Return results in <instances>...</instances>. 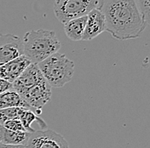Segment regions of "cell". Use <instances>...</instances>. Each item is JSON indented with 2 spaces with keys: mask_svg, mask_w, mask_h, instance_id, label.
Returning a JSON list of instances; mask_svg holds the SVG:
<instances>
[{
  "mask_svg": "<svg viewBox=\"0 0 150 148\" xmlns=\"http://www.w3.org/2000/svg\"><path fill=\"white\" fill-rule=\"evenodd\" d=\"M97 9L105 17L106 31L116 39L138 38L147 27L137 0H98Z\"/></svg>",
  "mask_w": 150,
  "mask_h": 148,
  "instance_id": "1",
  "label": "cell"
},
{
  "mask_svg": "<svg viewBox=\"0 0 150 148\" xmlns=\"http://www.w3.org/2000/svg\"><path fill=\"white\" fill-rule=\"evenodd\" d=\"M23 55L31 64H38L61 49V42L52 30L38 29L28 32L22 39Z\"/></svg>",
  "mask_w": 150,
  "mask_h": 148,
  "instance_id": "2",
  "label": "cell"
},
{
  "mask_svg": "<svg viewBox=\"0 0 150 148\" xmlns=\"http://www.w3.org/2000/svg\"><path fill=\"white\" fill-rule=\"evenodd\" d=\"M38 66L51 87H62L72 81L74 74V63L60 52L49 56Z\"/></svg>",
  "mask_w": 150,
  "mask_h": 148,
  "instance_id": "3",
  "label": "cell"
},
{
  "mask_svg": "<svg viewBox=\"0 0 150 148\" xmlns=\"http://www.w3.org/2000/svg\"><path fill=\"white\" fill-rule=\"evenodd\" d=\"M98 6V0H55L54 13L60 22L65 24L75 18L87 16Z\"/></svg>",
  "mask_w": 150,
  "mask_h": 148,
  "instance_id": "4",
  "label": "cell"
},
{
  "mask_svg": "<svg viewBox=\"0 0 150 148\" xmlns=\"http://www.w3.org/2000/svg\"><path fill=\"white\" fill-rule=\"evenodd\" d=\"M51 94L52 91L50 85L43 78L35 86L28 89L21 97L32 111H34L36 115H40L42 108L50 100Z\"/></svg>",
  "mask_w": 150,
  "mask_h": 148,
  "instance_id": "5",
  "label": "cell"
},
{
  "mask_svg": "<svg viewBox=\"0 0 150 148\" xmlns=\"http://www.w3.org/2000/svg\"><path fill=\"white\" fill-rule=\"evenodd\" d=\"M27 148H69L68 142L60 134L50 129L36 130L32 133Z\"/></svg>",
  "mask_w": 150,
  "mask_h": 148,
  "instance_id": "6",
  "label": "cell"
},
{
  "mask_svg": "<svg viewBox=\"0 0 150 148\" xmlns=\"http://www.w3.org/2000/svg\"><path fill=\"white\" fill-rule=\"evenodd\" d=\"M21 55L22 39L13 34H0V66Z\"/></svg>",
  "mask_w": 150,
  "mask_h": 148,
  "instance_id": "7",
  "label": "cell"
},
{
  "mask_svg": "<svg viewBox=\"0 0 150 148\" xmlns=\"http://www.w3.org/2000/svg\"><path fill=\"white\" fill-rule=\"evenodd\" d=\"M43 78L45 77L38 64H31L12 83V89L22 96L28 89L35 86Z\"/></svg>",
  "mask_w": 150,
  "mask_h": 148,
  "instance_id": "8",
  "label": "cell"
},
{
  "mask_svg": "<svg viewBox=\"0 0 150 148\" xmlns=\"http://www.w3.org/2000/svg\"><path fill=\"white\" fill-rule=\"evenodd\" d=\"M106 31V21L103 14L97 9H94L87 15V21L82 40H91Z\"/></svg>",
  "mask_w": 150,
  "mask_h": 148,
  "instance_id": "9",
  "label": "cell"
},
{
  "mask_svg": "<svg viewBox=\"0 0 150 148\" xmlns=\"http://www.w3.org/2000/svg\"><path fill=\"white\" fill-rule=\"evenodd\" d=\"M30 64L31 62L26 56H20L0 66V78L13 83Z\"/></svg>",
  "mask_w": 150,
  "mask_h": 148,
  "instance_id": "10",
  "label": "cell"
},
{
  "mask_svg": "<svg viewBox=\"0 0 150 148\" xmlns=\"http://www.w3.org/2000/svg\"><path fill=\"white\" fill-rule=\"evenodd\" d=\"M86 21H87V16H84L79 18L73 19L65 24H63L67 37L74 41L82 40Z\"/></svg>",
  "mask_w": 150,
  "mask_h": 148,
  "instance_id": "11",
  "label": "cell"
},
{
  "mask_svg": "<svg viewBox=\"0 0 150 148\" xmlns=\"http://www.w3.org/2000/svg\"><path fill=\"white\" fill-rule=\"evenodd\" d=\"M31 134L32 133L29 132H15V131L6 129L5 128L2 127L1 134H0V142L6 145H12V146L26 145L28 143Z\"/></svg>",
  "mask_w": 150,
  "mask_h": 148,
  "instance_id": "12",
  "label": "cell"
},
{
  "mask_svg": "<svg viewBox=\"0 0 150 148\" xmlns=\"http://www.w3.org/2000/svg\"><path fill=\"white\" fill-rule=\"evenodd\" d=\"M13 107H23L29 108L28 104L22 99V97L13 89L6 91L0 94V110L13 108ZM31 110V109H30Z\"/></svg>",
  "mask_w": 150,
  "mask_h": 148,
  "instance_id": "13",
  "label": "cell"
},
{
  "mask_svg": "<svg viewBox=\"0 0 150 148\" xmlns=\"http://www.w3.org/2000/svg\"><path fill=\"white\" fill-rule=\"evenodd\" d=\"M19 119L22 122V125L24 126L26 131L29 132V133H33L36 131L32 127V124L33 122H37L38 125L42 129V130H44V129L47 128V125L45 122V121L41 119L40 117H38L34 113V111H33L30 109H28V108H24L22 110Z\"/></svg>",
  "mask_w": 150,
  "mask_h": 148,
  "instance_id": "14",
  "label": "cell"
},
{
  "mask_svg": "<svg viewBox=\"0 0 150 148\" xmlns=\"http://www.w3.org/2000/svg\"><path fill=\"white\" fill-rule=\"evenodd\" d=\"M24 108L23 107H13L0 110V125L3 124L8 120L11 119H19L20 115Z\"/></svg>",
  "mask_w": 150,
  "mask_h": 148,
  "instance_id": "15",
  "label": "cell"
},
{
  "mask_svg": "<svg viewBox=\"0 0 150 148\" xmlns=\"http://www.w3.org/2000/svg\"><path fill=\"white\" fill-rule=\"evenodd\" d=\"M137 7L147 25H150V0H137Z\"/></svg>",
  "mask_w": 150,
  "mask_h": 148,
  "instance_id": "16",
  "label": "cell"
},
{
  "mask_svg": "<svg viewBox=\"0 0 150 148\" xmlns=\"http://www.w3.org/2000/svg\"><path fill=\"white\" fill-rule=\"evenodd\" d=\"M3 127L5 128L6 129L15 131V132H27L24 126L22 125V122L20 119H17V118L6 121L3 124Z\"/></svg>",
  "mask_w": 150,
  "mask_h": 148,
  "instance_id": "17",
  "label": "cell"
},
{
  "mask_svg": "<svg viewBox=\"0 0 150 148\" xmlns=\"http://www.w3.org/2000/svg\"><path fill=\"white\" fill-rule=\"evenodd\" d=\"M12 89V83L0 78V94Z\"/></svg>",
  "mask_w": 150,
  "mask_h": 148,
  "instance_id": "18",
  "label": "cell"
},
{
  "mask_svg": "<svg viewBox=\"0 0 150 148\" xmlns=\"http://www.w3.org/2000/svg\"><path fill=\"white\" fill-rule=\"evenodd\" d=\"M0 148H27L26 145H20V146H12V145H6L0 142Z\"/></svg>",
  "mask_w": 150,
  "mask_h": 148,
  "instance_id": "19",
  "label": "cell"
},
{
  "mask_svg": "<svg viewBox=\"0 0 150 148\" xmlns=\"http://www.w3.org/2000/svg\"><path fill=\"white\" fill-rule=\"evenodd\" d=\"M2 127H3V126H2V125H0V134H1V129H2Z\"/></svg>",
  "mask_w": 150,
  "mask_h": 148,
  "instance_id": "20",
  "label": "cell"
}]
</instances>
